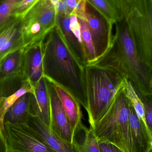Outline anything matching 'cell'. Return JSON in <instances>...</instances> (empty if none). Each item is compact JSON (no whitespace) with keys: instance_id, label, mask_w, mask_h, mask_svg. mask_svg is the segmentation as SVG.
<instances>
[{"instance_id":"obj_1","label":"cell","mask_w":152,"mask_h":152,"mask_svg":"<svg viewBox=\"0 0 152 152\" xmlns=\"http://www.w3.org/2000/svg\"><path fill=\"white\" fill-rule=\"evenodd\" d=\"M42 61L44 76L69 92L86 111L84 66L68 48L55 28L44 41Z\"/></svg>"},{"instance_id":"obj_2","label":"cell","mask_w":152,"mask_h":152,"mask_svg":"<svg viewBox=\"0 0 152 152\" xmlns=\"http://www.w3.org/2000/svg\"><path fill=\"white\" fill-rule=\"evenodd\" d=\"M116 25L110 48L93 64L113 69L130 81L141 94H152L151 71L138 56L126 24Z\"/></svg>"},{"instance_id":"obj_3","label":"cell","mask_w":152,"mask_h":152,"mask_svg":"<svg viewBox=\"0 0 152 152\" xmlns=\"http://www.w3.org/2000/svg\"><path fill=\"white\" fill-rule=\"evenodd\" d=\"M90 127L108 110L118 91L128 80L111 68L94 64L84 66Z\"/></svg>"},{"instance_id":"obj_4","label":"cell","mask_w":152,"mask_h":152,"mask_svg":"<svg viewBox=\"0 0 152 152\" xmlns=\"http://www.w3.org/2000/svg\"><path fill=\"white\" fill-rule=\"evenodd\" d=\"M118 8L138 56L152 73V2L119 0Z\"/></svg>"},{"instance_id":"obj_5","label":"cell","mask_w":152,"mask_h":152,"mask_svg":"<svg viewBox=\"0 0 152 152\" xmlns=\"http://www.w3.org/2000/svg\"><path fill=\"white\" fill-rule=\"evenodd\" d=\"M126 84L118 91L107 112L90 128L98 142L107 141L124 152H129L128 133L131 102L126 92Z\"/></svg>"},{"instance_id":"obj_6","label":"cell","mask_w":152,"mask_h":152,"mask_svg":"<svg viewBox=\"0 0 152 152\" xmlns=\"http://www.w3.org/2000/svg\"><path fill=\"white\" fill-rule=\"evenodd\" d=\"M57 13L50 0H39L22 16L24 48L44 41L56 26Z\"/></svg>"},{"instance_id":"obj_7","label":"cell","mask_w":152,"mask_h":152,"mask_svg":"<svg viewBox=\"0 0 152 152\" xmlns=\"http://www.w3.org/2000/svg\"><path fill=\"white\" fill-rule=\"evenodd\" d=\"M10 152H57L51 148L28 123H4Z\"/></svg>"},{"instance_id":"obj_8","label":"cell","mask_w":152,"mask_h":152,"mask_svg":"<svg viewBox=\"0 0 152 152\" xmlns=\"http://www.w3.org/2000/svg\"><path fill=\"white\" fill-rule=\"evenodd\" d=\"M86 21L92 37L97 61L105 55L111 46L113 37V24L107 21L88 3L86 7Z\"/></svg>"},{"instance_id":"obj_9","label":"cell","mask_w":152,"mask_h":152,"mask_svg":"<svg viewBox=\"0 0 152 152\" xmlns=\"http://www.w3.org/2000/svg\"><path fill=\"white\" fill-rule=\"evenodd\" d=\"M47 80L50 104V130L65 142L73 144L75 138L70 121L63 109L53 83Z\"/></svg>"},{"instance_id":"obj_10","label":"cell","mask_w":152,"mask_h":152,"mask_svg":"<svg viewBox=\"0 0 152 152\" xmlns=\"http://www.w3.org/2000/svg\"><path fill=\"white\" fill-rule=\"evenodd\" d=\"M128 147L129 152H150L152 149L151 133L146 124L138 118L131 103L129 118Z\"/></svg>"},{"instance_id":"obj_11","label":"cell","mask_w":152,"mask_h":152,"mask_svg":"<svg viewBox=\"0 0 152 152\" xmlns=\"http://www.w3.org/2000/svg\"><path fill=\"white\" fill-rule=\"evenodd\" d=\"M21 48H24L22 16L12 15L0 27V60L10 53Z\"/></svg>"},{"instance_id":"obj_12","label":"cell","mask_w":152,"mask_h":152,"mask_svg":"<svg viewBox=\"0 0 152 152\" xmlns=\"http://www.w3.org/2000/svg\"><path fill=\"white\" fill-rule=\"evenodd\" d=\"M34 86V92L30 98L31 115L38 117L50 128V104L48 80L43 76Z\"/></svg>"},{"instance_id":"obj_13","label":"cell","mask_w":152,"mask_h":152,"mask_svg":"<svg viewBox=\"0 0 152 152\" xmlns=\"http://www.w3.org/2000/svg\"><path fill=\"white\" fill-rule=\"evenodd\" d=\"M52 83L59 97L63 109L70 121L73 134L76 138V137L82 134L86 127L82 122L83 114L81 105L69 92L58 84Z\"/></svg>"},{"instance_id":"obj_14","label":"cell","mask_w":152,"mask_h":152,"mask_svg":"<svg viewBox=\"0 0 152 152\" xmlns=\"http://www.w3.org/2000/svg\"><path fill=\"white\" fill-rule=\"evenodd\" d=\"M44 41L40 43L26 48L24 50L23 73L33 86L44 76L42 61Z\"/></svg>"},{"instance_id":"obj_15","label":"cell","mask_w":152,"mask_h":152,"mask_svg":"<svg viewBox=\"0 0 152 152\" xmlns=\"http://www.w3.org/2000/svg\"><path fill=\"white\" fill-rule=\"evenodd\" d=\"M28 124L51 148L56 152H80L76 138L73 144L65 142L50 130L49 127L38 117L31 115Z\"/></svg>"},{"instance_id":"obj_16","label":"cell","mask_w":152,"mask_h":152,"mask_svg":"<svg viewBox=\"0 0 152 152\" xmlns=\"http://www.w3.org/2000/svg\"><path fill=\"white\" fill-rule=\"evenodd\" d=\"M32 93H26L19 98L6 112L4 123L11 124L28 123L31 117L30 102Z\"/></svg>"},{"instance_id":"obj_17","label":"cell","mask_w":152,"mask_h":152,"mask_svg":"<svg viewBox=\"0 0 152 152\" xmlns=\"http://www.w3.org/2000/svg\"><path fill=\"white\" fill-rule=\"evenodd\" d=\"M25 49L20 48L10 53L0 60V80L23 72Z\"/></svg>"},{"instance_id":"obj_18","label":"cell","mask_w":152,"mask_h":152,"mask_svg":"<svg viewBox=\"0 0 152 152\" xmlns=\"http://www.w3.org/2000/svg\"><path fill=\"white\" fill-rule=\"evenodd\" d=\"M107 21L113 24L123 20L120 14L110 0H86Z\"/></svg>"},{"instance_id":"obj_19","label":"cell","mask_w":152,"mask_h":152,"mask_svg":"<svg viewBox=\"0 0 152 152\" xmlns=\"http://www.w3.org/2000/svg\"><path fill=\"white\" fill-rule=\"evenodd\" d=\"M23 72L0 80V98H5L18 91L27 81Z\"/></svg>"},{"instance_id":"obj_20","label":"cell","mask_w":152,"mask_h":152,"mask_svg":"<svg viewBox=\"0 0 152 152\" xmlns=\"http://www.w3.org/2000/svg\"><path fill=\"white\" fill-rule=\"evenodd\" d=\"M34 92V86L28 80L17 92L5 98H0V123L4 126V117L10 107L23 95Z\"/></svg>"},{"instance_id":"obj_21","label":"cell","mask_w":152,"mask_h":152,"mask_svg":"<svg viewBox=\"0 0 152 152\" xmlns=\"http://www.w3.org/2000/svg\"><path fill=\"white\" fill-rule=\"evenodd\" d=\"M78 20L80 24L82 42L88 64H94L97 61V59L86 21L80 19L78 18Z\"/></svg>"},{"instance_id":"obj_22","label":"cell","mask_w":152,"mask_h":152,"mask_svg":"<svg viewBox=\"0 0 152 152\" xmlns=\"http://www.w3.org/2000/svg\"><path fill=\"white\" fill-rule=\"evenodd\" d=\"M81 142H78L80 152H101L99 142L91 128L86 127L82 133Z\"/></svg>"},{"instance_id":"obj_23","label":"cell","mask_w":152,"mask_h":152,"mask_svg":"<svg viewBox=\"0 0 152 152\" xmlns=\"http://www.w3.org/2000/svg\"><path fill=\"white\" fill-rule=\"evenodd\" d=\"M21 0H0V27L12 16L15 7Z\"/></svg>"},{"instance_id":"obj_24","label":"cell","mask_w":152,"mask_h":152,"mask_svg":"<svg viewBox=\"0 0 152 152\" xmlns=\"http://www.w3.org/2000/svg\"><path fill=\"white\" fill-rule=\"evenodd\" d=\"M138 96L142 100L144 107L146 125L152 137V106L147 96L141 94L134 88Z\"/></svg>"},{"instance_id":"obj_25","label":"cell","mask_w":152,"mask_h":152,"mask_svg":"<svg viewBox=\"0 0 152 152\" xmlns=\"http://www.w3.org/2000/svg\"><path fill=\"white\" fill-rule=\"evenodd\" d=\"M39 0H21L14 9L12 15L22 16Z\"/></svg>"},{"instance_id":"obj_26","label":"cell","mask_w":152,"mask_h":152,"mask_svg":"<svg viewBox=\"0 0 152 152\" xmlns=\"http://www.w3.org/2000/svg\"><path fill=\"white\" fill-rule=\"evenodd\" d=\"M69 28L76 38L83 44L80 24L78 18L75 15H71L69 17Z\"/></svg>"},{"instance_id":"obj_27","label":"cell","mask_w":152,"mask_h":152,"mask_svg":"<svg viewBox=\"0 0 152 152\" xmlns=\"http://www.w3.org/2000/svg\"><path fill=\"white\" fill-rule=\"evenodd\" d=\"M87 3L86 0H80L77 4L75 8L70 15H75L78 18L84 20L86 21L87 20L86 14Z\"/></svg>"},{"instance_id":"obj_28","label":"cell","mask_w":152,"mask_h":152,"mask_svg":"<svg viewBox=\"0 0 152 152\" xmlns=\"http://www.w3.org/2000/svg\"><path fill=\"white\" fill-rule=\"evenodd\" d=\"M98 142L101 152H124L116 145L107 141Z\"/></svg>"},{"instance_id":"obj_29","label":"cell","mask_w":152,"mask_h":152,"mask_svg":"<svg viewBox=\"0 0 152 152\" xmlns=\"http://www.w3.org/2000/svg\"><path fill=\"white\" fill-rule=\"evenodd\" d=\"M0 152H10L8 147L5 136L4 126L0 123Z\"/></svg>"},{"instance_id":"obj_30","label":"cell","mask_w":152,"mask_h":152,"mask_svg":"<svg viewBox=\"0 0 152 152\" xmlns=\"http://www.w3.org/2000/svg\"><path fill=\"white\" fill-rule=\"evenodd\" d=\"M50 1L51 3L53 4V6L55 7L56 5H57V4L58 3L59 1L60 0H50Z\"/></svg>"},{"instance_id":"obj_31","label":"cell","mask_w":152,"mask_h":152,"mask_svg":"<svg viewBox=\"0 0 152 152\" xmlns=\"http://www.w3.org/2000/svg\"><path fill=\"white\" fill-rule=\"evenodd\" d=\"M147 96L152 106V94L150 95H147Z\"/></svg>"},{"instance_id":"obj_32","label":"cell","mask_w":152,"mask_h":152,"mask_svg":"<svg viewBox=\"0 0 152 152\" xmlns=\"http://www.w3.org/2000/svg\"><path fill=\"white\" fill-rule=\"evenodd\" d=\"M150 152H152V149H151V151H150Z\"/></svg>"},{"instance_id":"obj_33","label":"cell","mask_w":152,"mask_h":152,"mask_svg":"<svg viewBox=\"0 0 152 152\" xmlns=\"http://www.w3.org/2000/svg\"><path fill=\"white\" fill-rule=\"evenodd\" d=\"M151 1L152 2V0H151Z\"/></svg>"}]
</instances>
